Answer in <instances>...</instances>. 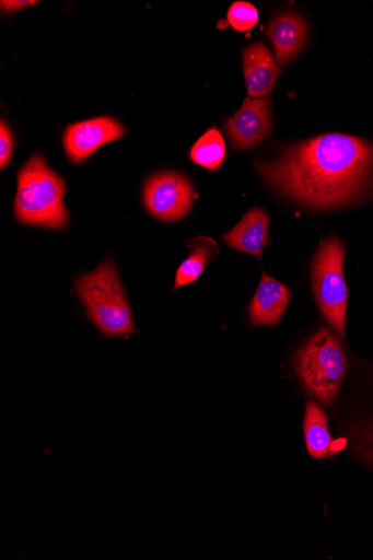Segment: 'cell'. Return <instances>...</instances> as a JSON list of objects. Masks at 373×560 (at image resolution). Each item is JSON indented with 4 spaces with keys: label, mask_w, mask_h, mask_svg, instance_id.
I'll return each mask as SVG.
<instances>
[{
    "label": "cell",
    "mask_w": 373,
    "mask_h": 560,
    "mask_svg": "<svg viewBox=\"0 0 373 560\" xmlns=\"http://www.w3.org/2000/svg\"><path fill=\"white\" fill-rule=\"evenodd\" d=\"M247 92L254 97L270 96L281 74L273 56L263 43L248 46L243 54Z\"/></svg>",
    "instance_id": "obj_10"
},
{
    "label": "cell",
    "mask_w": 373,
    "mask_h": 560,
    "mask_svg": "<svg viewBox=\"0 0 373 560\" xmlns=\"http://www.w3.org/2000/svg\"><path fill=\"white\" fill-rule=\"evenodd\" d=\"M295 373L303 387L325 405L334 404L348 372V360L337 336L323 327L295 352Z\"/></svg>",
    "instance_id": "obj_4"
},
{
    "label": "cell",
    "mask_w": 373,
    "mask_h": 560,
    "mask_svg": "<svg viewBox=\"0 0 373 560\" xmlns=\"http://www.w3.org/2000/svg\"><path fill=\"white\" fill-rule=\"evenodd\" d=\"M345 256L343 244L333 237L317 249L312 267L313 292L319 312L342 339L349 294L343 273Z\"/></svg>",
    "instance_id": "obj_5"
},
{
    "label": "cell",
    "mask_w": 373,
    "mask_h": 560,
    "mask_svg": "<svg viewBox=\"0 0 373 560\" xmlns=\"http://www.w3.org/2000/svg\"><path fill=\"white\" fill-rule=\"evenodd\" d=\"M269 223L268 213L260 209H253L224 236V241L231 247L259 258L268 243Z\"/></svg>",
    "instance_id": "obj_12"
},
{
    "label": "cell",
    "mask_w": 373,
    "mask_h": 560,
    "mask_svg": "<svg viewBox=\"0 0 373 560\" xmlns=\"http://www.w3.org/2000/svg\"><path fill=\"white\" fill-rule=\"evenodd\" d=\"M126 135L124 126L116 119L101 117L68 127L65 147L69 160L74 163L86 161L105 143L117 141Z\"/></svg>",
    "instance_id": "obj_7"
},
{
    "label": "cell",
    "mask_w": 373,
    "mask_h": 560,
    "mask_svg": "<svg viewBox=\"0 0 373 560\" xmlns=\"http://www.w3.org/2000/svg\"><path fill=\"white\" fill-rule=\"evenodd\" d=\"M3 12L13 13L28 7H33L36 2H2Z\"/></svg>",
    "instance_id": "obj_19"
},
{
    "label": "cell",
    "mask_w": 373,
    "mask_h": 560,
    "mask_svg": "<svg viewBox=\"0 0 373 560\" xmlns=\"http://www.w3.org/2000/svg\"><path fill=\"white\" fill-rule=\"evenodd\" d=\"M67 186L45 160L35 154L19 173L15 214L19 222L51 230H65L69 213L65 206Z\"/></svg>",
    "instance_id": "obj_2"
},
{
    "label": "cell",
    "mask_w": 373,
    "mask_h": 560,
    "mask_svg": "<svg viewBox=\"0 0 373 560\" xmlns=\"http://www.w3.org/2000/svg\"><path fill=\"white\" fill-rule=\"evenodd\" d=\"M268 36L276 47L278 62L287 66L298 56L306 42V24L298 14H282L270 24Z\"/></svg>",
    "instance_id": "obj_11"
},
{
    "label": "cell",
    "mask_w": 373,
    "mask_h": 560,
    "mask_svg": "<svg viewBox=\"0 0 373 560\" xmlns=\"http://www.w3.org/2000/svg\"><path fill=\"white\" fill-rule=\"evenodd\" d=\"M351 447L360 460L373 468V416L350 425Z\"/></svg>",
    "instance_id": "obj_16"
},
{
    "label": "cell",
    "mask_w": 373,
    "mask_h": 560,
    "mask_svg": "<svg viewBox=\"0 0 373 560\" xmlns=\"http://www.w3.org/2000/svg\"><path fill=\"white\" fill-rule=\"evenodd\" d=\"M14 151V138L10 127L4 120L0 124V167L4 170L10 165Z\"/></svg>",
    "instance_id": "obj_18"
},
{
    "label": "cell",
    "mask_w": 373,
    "mask_h": 560,
    "mask_svg": "<svg viewBox=\"0 0 373 560\" xmlns=\"http://www.w3.org/2000/svg\"><path fill=\"white\" fill-rule=\"evenodd\" d=\"M195 190L178 173L158 174L145 183L143 200L148 212L165 222L183 220L191 210Z\"/></svg>",
    "instance_id": "obj_6"
},
{
    "label": "cell",
    "mask_w": 373,
    "mask_h": 560,
    "mask_svg": "<svg viewBox=\"0 0 373 560\" xmlns=\"http://www.w3.org/2000/svg\"><path fill=\"white\" fill-rule=\"evenodd\" d=\"M75 290L88 318L103 335L126 337L138 332L128 298L112 259L104 261L92 273L79 278Z\"/></svg>",
    "instance_id": "obj_3"
},
{
    "label": "cell",
    "mask_w": 373,
    "mask_h": 560,
    "mask_svg": "<svg viewBox=\"0 0 373 560\" xmlns=\"http://www.w3.org/2000/svg\"><path fill=\"white\" fill-rule=\"evenodd\" d=\"M255 166L271 188L312 210L351 206L373 189V144L341 133L287 145Z\"/></svg>",
    "instance_id": "obj_1"
},
{
    "label": "cell",
    "mask_w": 373,
    "mask_h": 560,
    "mask_svg": "<svg viewBox=\"0 0 373 560\" xmlns=\"http://www.w3.org/2000/svg\"><path fill=\"white\" fill-rule=\"evenodd\" d=\"M290 290L276 279L264 273L249 304L252 326H276L287 312Z\"/></svg>",
    "instance_id": "obj_9"
},
{
    "label": "cell",
    "mask_w": 373,
    "mask_h": 560,
    "mask_svg": "<svg viewBox=\"0 0 373 560\" xmlns=\"http://www.w3.org/2000/svg\"><path fill=\"white\" fill-rule=\"evenodd\" d=\"M272 127L271 102L246 98L241 110L225 124L234 149L247 150L268 137Z\"/></svg>",
    "instance_id": "obj_8"
},
{
    "label": "cell",
    "mask_w": 373,
    "mask_h": 560,
    "mask_svg": "<svg viewBox=\"0 0 373 560\" xmlns=\"http://www.w3.org/2000/svg\"><path fill=\"white\" fill-rule=\"evenodd\" d=\"M257 22V10L249 3L237 2L229 11V24L237 32L249 31Z\"/></svg>",
    "instance_id": "obj_17"
},
{
    "label": "cell",
    "mask_w": 373,
    "mask_h": 560,
    "mask_svg": "<svg viewBox=\"0 0 373 560\" xmlns=\"http://www.w3.org/2000/svg\"><path fill=\"white\" fill-rule=\"evenodd\" d=\"M225 156V142L217 128L209 129L190 151L191 161L209 171H215L221 167Z\"/></svg>",
    "instance_id": "obj_15"
},
{
    "label": "cell",
    "mask_w": 373,
    "mask_h": 560,
    "mask_svg": "<svg viewBox=\"0 0 373 560\" xmlns=\"http://www.w3.org/2000/svg\"><path fill=\"white\" fill-rule=\"evenodd\" d=\"M304 435L307 452L314 459L329 457L334 450V440L328 429V418L315 401H308L304 419Z\"/></svg>",
    "instance_id": "obj_13"
},
{
    "label": "cell",
    "mask_w": 373,
    "mask_h": 560,
    "mask_svg": "<svg viewBox=\"0 0 373 560\" xmlns=\"http://www.w3.org/2000/svg\"><path fill=\"white\" fill-rule=\"evenodd\" d=\"M188 245L191 249L190 256L177 270L175 289L194 283L220 252L218 243L210 237L200 236L189 241Z\"/></svg>",
    "instance_id": "obj_14"
}]
</instances>
